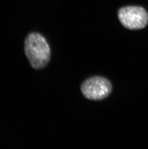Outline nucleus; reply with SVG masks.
Listing matches in <instances>:
<instances>
[{"label":"nucleus","mask_w":148,"mask_h":149,"mask_svg":"<svg viewBox=\"0 0 148 149\" xmlns=\"http://www.w3.org/2000/svg\"><path fill=\"white\" fill-rule=\"evenodd\" d=\"M25 55L33 69H43L50 62V47L46 39L38 33L29 34L25 40Z\"/></svg>","instance_id":"nucleus-1"},{"label":"nucleus","mask_w":148,"mask_h":149,"mask_svg":"<svg viewBox=\"0 0 148 149\" xmlns=\"http://www.w3.org/2000/svg\"><path fill=\"white\" fill-rule=\"evenodd\" d=\"M118 15L122 25L129 30L144 28L148 23V13L141 6H127L121 7L118 10Z\"/></svg>","instance_id":"nucleus-3"},{"label":"nucleus","mask_w":148,"mask_h":149,"mask_svg":"<svg viewBox=\"0 0 148 149\" xmlns=\"http://www.w3.org/2000/svg\"><path fill=\"white\" fill-rule=\"evenodd\" d=\"M83 95L88 100L99 101L104 100L111 94L113 86L106 78L94 76L86 79L80 86Z\"/></svg>","instance_id":"nucleus-2"}]
</instances>
